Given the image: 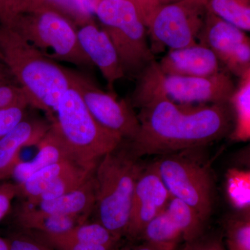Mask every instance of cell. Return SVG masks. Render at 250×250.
I'll return each mask as SVG.
<instances>
[{
  "instance_id": "ba28073f",
  "label": "cell",
  "mask_w": 250,
  "mask_h": 250,
  "mask_svg": "<svg viewBox=\"0 0 250 250\" xmlns=\"http://www.w3.org/2000/svg\"><path fill=\"white\" fill-rule=\"evenodd\" d=\"M207 2L180 0L159 5L147 24L153 53L196 44L208 14Z\"/></svg>"
},
{
  "instance_id": "8fae6325",
  "label": "cell",
  "mask_w": 250,
  "mask_h": 250,
  "mask_svg": "<svg viewBox=\"0 0 250 250\" xmlns=\"http://www.w3.org/2000/svg\"><path fill=\"white\" fill-rule=\"evenodd\" d=\"M229 71L240 78L250 70V42L246 31L211 14L208 10L198 38Z\"/></svg>"
},
{
  "instance_id": "d6a6232c",
  "label": "cell",
  "mask_w": 250,
  "mask_h": 250,
  "mask_svg": "<svg viewBox=\"0 0 250 250\" xmlns=\"http://www.w3.org/2000/svg\"><path fill=\"white\" fill-rule=\"evenodd\" d=\"M23 6L22 0H0V24L9 25Z\"/></svg>"
},
{
  "instance_id": "9a60e30c",
  "label": "cell",
  "mask_w": 250,
  "mask_h": 250,
  "mask_svg": "<svg viewBox=\"0 0 250 250\" xmlns=\"http://www.w3.org/2000/svg\"><path fill=\"white\" fill-rule=\"evenodd\" d=\"M50 125L25 117L0 139V182L12 177L16 166L22 161L20 158L21 150L27 146L39 145Z\"/></svg>"
},
{
  "instance_id": "5bb4252c",
  "label": "cell",
  "mask_w": 250,
  "mask_h": 250,
  "mask_svg": "<svg viewBox=\"0 0 250 250\" xmlns=\"http://www.w3.org/2000/svg\"><path fill=\"white\" fill-rule=\"evenodd\" d=\"M158 65L164 75L175 76L205 77L220 71L215 54L197 42L183 48L170 49Z\"/></svg>"
},
{
  "instance_id": "ac0fdd59",
  "label": "cell",
  "mask_w": 250,
  "mask_h": 250,
  "mask_svg": "<svg viewBox=\"0 0 250 250\" xmlns=\"http://www.w3.org/2000/svg\"><path fill=\"white\" fill-rule=\"evenodd\" d=\"M83 215H59L43 213L20 204L14 211L18 226L30 232L59 234L87 222Z\"/></svg>"
},
{
  "instance_id": "4fadbf2b",
  "label": "cell",
  "mask_w": 250,
  "mask_h": 250,
  "mask_svg": "<svg viewBox=\"0 0 250 250\" xmlns=\"http://www.w3.org/2000/svg\"><path fill=\"white\" fill-rule=\"evenodd\" d=\"M75 27L81 48L101 72L108 90L113 93L115 83L126 75L111 39L91 18L78 21Z\"/></svg>"
},
{
  "instance_id": "5b68a950",
  "label": "cell",
  "mask_w": 250,
  "mask_h": 250,
  "mask_svg": "<svg viewBox=\"0 0 250 250\" xmlns=\"http://www.w3.org/2000/svg\"><path fill=\"white\" fill-rule=\"evenodd\" d=\"M51 127L74 158L88 167H95L124 141L95 121L72 82L59 101Z\"/></svg>"
},
{
  "instance_id": "603a6c76",
  "label": "cell",
  "mask_w": 250,
  "mask_h": 250,
  "mask_svg": "<svg viewBox=\"0 0 250 250\" xmlns=\"http://www.w3.org/2000/svg\"><path fill=\"white\" fill-rule=\"evenodd\" d=\"M96 167V166H95ZM95 167L80 166L76 168L62 174L44 190L39 196L23 202L29 204L53 200L57 197L75 190L81 187L95 171Z\"/></svg>"
},
{
  "instance_id": "f546056e",
  "label": "cell",
  "mask_w": 250,
  "mask_h": 250,
  "mask_svg": "<svg viewBox=\"0 0 250 250\" xmlns=\"http://www.w3.org/2000/svg\"><path fill=\"white\" fill-rule=\"evenodd\" d=\"M27 106H14L0 110V139L26 117Z\"/></svg>"
},
{
  "instance_id": "8d00e7d4",
  "label": "cell",
  "mask_w": 250,
  "mask_h": 250,
  "mask_svg": "<svg viewBox=\"0 0 250 250\" xmlns=\"http://www.w3.org/2000/svg\"><path fill=\"white\" fill-rule=\"evenodd\" d=\"M11 75V72H10L9 69L6 67V65H5L4 62L0 60V75Z\"/></svg>"
},
{
  "instance_id": "e0dca14e",
  "label": "cell",
  "mask_w": 250,
  "mask_h": 250,
  "mask_svg": "<svg viewBox=\"0 0 250 250\" xmlns=\"http://www.w3.org/2000/svg\"><path fill=\"white\" fill-rule=\"evenodd\" d=\"M38 146L39 152L35 157L26 162L21 161L15 168L11 177H14L16 184L25 182L38 171L56 163L66 160L77 161L58 135L54 132L51 125L47 134Z\"/></svg>"
},
{
  "instance_id": "e575fe53",
  "label": "cell",
  "mask_w": 250,
  "mask_h": 250,
  "mask_svg": "<svg viewBox=\"0 0 250 250\" xmlns=\"http://www.w3.org/2000/svg\"><path fill=\"white\" fill-rule=\"evenodd\" d=\"M129 245L120 247V243L113 250H168L143 241H129Z\"/></svg>"
},
{
  "instance_id": "7a4b0ae2",
  "label": "cell",
  "mask_w": 250,
  "mask_h": 250,
  "mask_svg": "<svg viewBox=\"0 0 250 250\" xmlns=\"http://www.w3.org/2000/svg\"><path fill=\"white\" fill-rule=\"evenodd\" d=\"M0 52L5 65L27 95L29 106L45 112L53 121L61 98L71 85L68 68L1 24Z\"/></svg>"
},
{
  "instance_id": "7402d4cb",
  "label": "cell",
  "mask_w": 250,
  "mask_h": 250,
  "mask_svg": "<svg viewBox=\"0 0 250 250\" xmlns=\"http://www.w3.org/2000/svg\"><path fill=\"white\" fill-rule=\"evenodd\" d=\"M166 211L182 234L184 243L192 241L206 231V222L196 210L176 197H171Z\"/></svg>"
},
{
  "instance_id": "2e32d148",
  "label": "cell",
  "mask_w": 250,
  "mask_h": 250,
  "mask_svg": "<svg viewBox=\"0 0 250 250\" xmlns=\"http://www.w3.org/2000/svg\"><path fill=\"white\" fill-rule=\"evenodd\" d=\"M95 172V171H94ZM95 202L94 172L81 187L53 200L22 205L43 213L59 215H83L89 218Z\"/></svg>"
},
{
  "instance_id": "9c48e42d",
  "label": "cell",
  "mask_w": 250,
  "mask_h": 250,
  "mask_svg": "<svg viewBox=\"0 0 250 250\" xmlns=\"http://www.w3.org/2000/svg\"><path fill=\"white\" fill-rule=\"evenodd\" d=\"M145 70L167 98L181 104H229L236 89L227 72L205 77L166 75L156 61Z\"/></svg>"
},
{
  "instance_id": "52a82bcc",
  "label": "cell",
  "mask_w": 250,
  "mask_h": 250,
  "mask_svg": "<svg viewBox=\"0 0 250 250\" xmlns=\"http://www.w3.org/2000/svg\"><path fill=\"white\" fill-rule=\"evenodd\" d=\"M202 148L161 155L153 163L171 196L194 208L207 223L214 203V179Z\"/></svg>"
},
{
  "instance_id": "cb8c5ba5",
  "label": "cell",
  "mask_w": 250,
  "mask_h": 250,
  "mask_svg": "<svg viewBox=\"0 0 250 250\" xmlns=\"http://www.w3.org/2000/svg\"><path fill=\"white\" fill-rule=\"evenodd\" d=\"M208 11L244 31L250 30V0H208Z\"/></svg>"
},
{
  "instance_id": "d590c367",
  "label": "cell",
  "mask_w": 250,
  "mask_h": 250,
  "mask_svg": "<svg viewBox=\"0 0 250 250\" xmlns=\"http://www.w3.org/2000/svg\"><path fill=\"white\" fill-rule=\"evenodd\" d=\"M0 250H10L9 242L0 236Z\"/></svg>"
},
{
  "instance_id": "4dcf8cb0",
  "label": "cell",
  "mask_w": 250,
  "mask_h": 250,
  "mask_svg": "<svg viewBox=\"0 0 250 250\" xmlns=\"http://www.w3.org/2000/svg\"><path fill=\"white\" fill-rule=\"evenodd\" d=\"M18 196L16 182H7L0 184V221L11 209L13 200Z\"/></svg>"
},
{
  "instance_id": "74e56055",
  "label": "cell",
  "mask_w": 250,
  "mask_h": 250,
  "mask_svg": "<svg viewBox=\"0 0 250 250\" xmlns=\"http://www.w3.org/2000/svg\"><path fill=\"white\" fill-rule=\"evenodd\" d=\"M24 2V8L29 6V5L34 4V3L41 2V1H45V0H22Z\"/></svg>"
},
{
  "instance_id": "7c38bea8",
  "label": "cell",
  "mask_w": 250,
  "mask_h": 250,
  "mask_svg": "<svg viewBox=\"0 0 250 250\" xmlns=\"http://www.w3.org/2000/svg\"><path fill=\"white\" fill-rule=\"evenodd\" d=\"M171 197L154 164L143 167L135 187L125 238L129 241H139L145 228L165 209Z\"/></svg>"
},
{
  "instance_id": "6da1fadb",
  "label": "cell",
  "mask_w": 250,
  "mask_h": 250,
  "mask_svg": "<svg viewBox=\"0 0 250 250\" xmlns=\"http://www.w3.org/2000/svg\"><path fill=\"white\" fill-rule=\"evenodd\" d=\"M138 78L131 104L139 108L140 127L126 141L139 157L203 147L231 129L229 104H181L167 98L146 70Z\"/></svg>"
},
{
  "instance_id": "d6986e66",
  "label": "cell",
  "mask_w": 250,
  "mask_h": 250,
  "mask_svg": "<svg viewBox=\"0 0 250 250\" xmlns=\"http://www.w3.org/2000/svg\"><path fill=\"white\" fill-rule=\"evenodd\" d=\"M41 239L53 240L62 242L94 243V244L110 245L116 246L121 241V238L114 236L101 224L85 223L74 227L65 232L59 234L30 232Z\"/></svg>"
},
{
  "instance_id": "f35d334b",
  "label": "cell",
  "mask_w": 250,
  "mask_h": 250,
  "mask_svg": "<svg viewBox=\"0 0 250 250\" xmlns=\"http://www.w3.org/2000/svg\"><path fill=\"white\" fill-rule=\"evenodd\" d=\"M180 1V0H159V4H167V3L174 2V1ZM205 1H208V0H205Z\"/></svg>"
},
{
  "instance_id": "1f68e13d",
  "label": "cell",
  "mask_w": 250,
  "mask_h": 250,
  "mask_svg": "<svg viewBox=\"0 0 250 250\" xmlns=\"http://www.w3.org/2000/svg\"><path fill=\"white\" fill-rule=\"evenodd\" d=\"M40 239L56 250H113L117 246L94 243L57 241L41 238Z\"/></svg>"
},
{
  "instance_id": "277c9868",
  "label": "cell",
  "mask_w": 250,
  "mask_h": 250,
  "mask_svg": "<svg viewBox=\"0 0 250 250\" xmlns=\"http://www.w3.org/2000/svg\"><path fill=\"white\" fill-rule=\"evenodd\" d=\"M8 27L55 62L94 67L81 48L75 24L49 0L24 8Z\"/></svg>"
},
{
  "instance_id": "30bf717a",
  "label": "cell",
  "mask_w": 250,
  "mask_h": 250,
  "mask_svg": "<svg viewBox=\"0 0 250 250\" xmlns=\"http://www.w3.org/2000/svg\"><path fill=\"white\" fill-rule=\"evenodd\" d=\"M72 84L76 87L88 111L105 129L131 141L139 132L137 113L131 104L118 100L114 93L99 88L83 74L68 68Z\"/></svg>"
},
{
  "instance_id": "f1b7e54d",
  "label": "cell",
  "mask_w": 250,
  "mask_h": 250,
  "mask_svg": "<svg viewBox=\"0 0 250 250\" xmlns=\"http://www.w3.org/2000/svg\"><path fill=\"white\" fill-rule=\"evenodd\" d=\"M8 241L10 250H56L31 233H14Z\"/></svg>"
},
{
  "instance_id": "ffe728a7",
  "label": "cell",
  "mask_w": 250,
  "mask_h": 250,
  "mask_svg": "<svg viewBox=\"0 0 250 250\" xmlns=\"http://www.w3.org/2000/svg\"><path fill=\"white\" fill-rule=\"evenodd\" d=\"M80 166L83 165L76 161L66 160L47 166L45 168L33 174L25 182L17 184V197H21L24 200L36 198L53 183L56 179Z\"/></svg>"
},
{
  "instance_id": "83f0119b",
  "label": "cell",
  "mask_w": 250,
  "mask_h": 250,
  "mask_svg": "<svg viewBox=\"0 0 250 250\" xmlns=\"http://www.w3.org/2000/svg\"><path fill=\"white\" fill-rule=\"evenodd\" d=\"M180 250H227L221 234L207 233L192 241L182 243Z\"/></svg>"
},
{
  "instance_id": "3957f363",
  "label": "cell",
  "mask_w": 250,
  "mask_h": 250,
  "mask_svg": "<svg viewBox=\"0 0 250 250\" xmlns=\"http://www.w3.org/2000/svg\"><path fill=\"white\" fill-rule=\"evenodd\" d=\"M123 141L103 156L94 172L98 223L118 238H125L129 225L135 187L144 166Z\"/></svg>"
},
{
  "instance_id": "60d3db41",
  "label": "cell",
  "mask_w": 250,
  "mask_h": 250,
  "mask_svg": "<svg viewBox=\"0 0 250 250\" xmlns=\"http://www.w3.org/2000/svg\"><path fill=\"white\" fill-rule=\"evenodd\" d=\"M94 1H95V2H96L97 0H94Z\"/></svg>"
},
{
  "instance_id": "d4e9b609",
  "label": "cell",
  "mask_w": 250,
  "mask_h": 250,
  "mask_svg": "<svg viewBox=\"0 0 250 250\" xmlns=\"http://www.w3.org/2000/svg\"><path fill=\"white\" fill-rule=\"evenodd\" d=\"M221 235L227 250H250V210L228 219Z\"/></svg>"
},
{
  "instance_id": "484cf974",
  "label": "cell",
  "mask_w": 250,
  "mask_h": 250,
  "mask_svg": "<svg viewBox=\"0 0 250 250\" xmlns=\"http://www.w3.org/2000/svg\"><path fill=\"white\" fill-rule=\"evenodd\" d=\"M227 193L231 205L241 211H249L250 205V171L231 169L227 179Z\"/></svg>"
},
{
  "instance_id": "ab89813d",
  "label": "cell",
  "mask_w": 250,
  "mask_h": 250,
  "mask_svg": "<svg viewBox=\"0 0 250 250\" xmlns=\"http://www.w3.org/2000/svg\"><path fill=\"white\" fill-rule=\"evenodd\" d=\"M0 60L2 61V62H3L2 57H1V52H0Z\"/></svg>"
},
{
  "instance_id": "4316f807",
  "label": "cell",
  "mask_w": 250,
  "mask_h": 250,
  "mask_svg": "<svg viewBox=\"0 0 250 250\" xmlns=\"http://www.w3.org/2000/svg\"><path fill=\"white\" fill-rule=\"evenodd\" d=\"M18 106H29L27 95L12 75H0V110Z\"/></svg>"
},
{
  "instance_id": "8992f818",
  "label": "cell",
  "mask_w": 250,
  "mask_h": 250,
  "mask_svg": "<svg viewBox=\"0 0 250 250\" xmlns=\"http://www.w3.org/2000/svg\"><path fill=\"white\" fill-rule=\"evenodd\" d=\"M94 12L114 46L125 75L138 77L155 62L147 27L129 0H97Z\"/></svg>"
},
{
  "instance_id": "44dd1931",
  "label": "cell",
  "mask_w": 250,
  "mask_h": 250,
  "mask_svg": "<svg viewBox=\"0 0 250 250\" xmlns=\"http://www.w3.org/2000/svg\"><path fill=\"white\" fill-rule=\"evenodd\" d=\"M234 112L235 126L231 139L236 141H248L250 138V70L241 77L239 85L229 100Z\"/></svg>"
},
{
  "instance_id": "836d02e7",
  "label": "cell",
  "mask_w": 250,
  "mask_h": 250,
  "mask_svg": "<svg viewBox=\"0 0 250 250\" xmlns=\"http://www.w3.org/2000/svg\"><path fill=\"white\" fill-rule=\"evenodd\" d=\"M129 1H131L136 6L143 22L147 27L149 18L156 8L160 5L159 0H129Z\"/></svg>"
}]
</instances>
